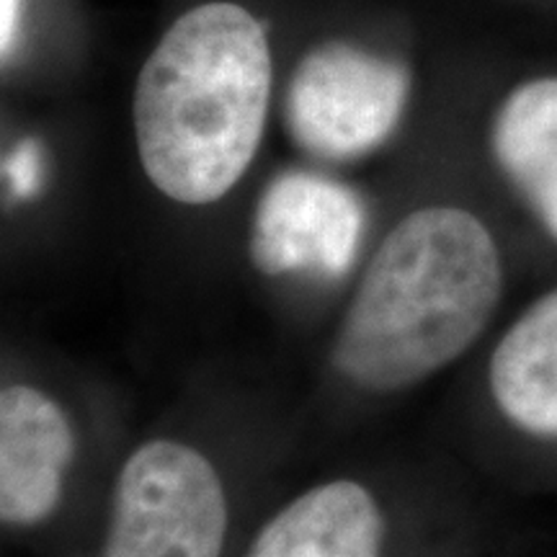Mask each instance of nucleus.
<instances>
[{
    "label": "nucleus",
    "mask_w": 557,
    "mask_h": 557,
    "mask_svg": "<svg viewBox=\"0 0 557 557\" xmlns=\"http://www.w3.org/2000/svg\"><path fill=\"white\" fill-rule=\"evenodd\" d=\"M75 457V431L62 406L32 385L0 393V519L37 527L60 504Z\"/></svg>",
    "instance_id": "obj_8"
},
{
    "label": "nucleus",
    "mask_w": 557,
    "mask_h": 557,
    "mask_svg": "<svg viewBox=\"0 0 557 557\" xmlns=\"http://www.w3.org/2000/svg\"><path fill=\"white\" fill-rule=\"evenodd\" d=\"M385 517L357 480H331L289 500L246 557H382Z\"/></svg>",
    "instance_id": "obj_9"
},
{
    "label": "nucleus",
    "mask_w": 557,
    "mask_h": 557,
    "mask_svg": "<svg viewBox=\"0 0 557 557\" xmlns=\"http://www.w3.org/2000/svg\"><path fill=\"white\" fill-rule=\"evenodd\" d=\"M21 3L24 0H3L0 3V41H3V58H9V50L16 41V32H18V21H21Z\"/></svg>",
    "instance_id": "obj_10"
},
{
    "label": "nucleus",
    "mask_w": 557,
    "mask_h": 557,
    "mask_svg": "<svg viewBox=\"0 0 557 557\" xmlns=\"http://www.w3.org/2000/svg\"><path fill=\"white\" fill-rule=\"evenodd\" d=\"M508 289L504 240L472 207H418L374 250L341 320L333 364L369 393H398L485 338Z\"/></svg>",
    "instance_id": "obj_1"
},
{
    "label": "nucleus",
    "mask_w": 557,
    "mask_h": 557,
    "mask_svg": "<svg viewBox=\"0 0 557 557\" xmlns=\"http://www.w3.org/2000/svg\"><path fill=\"white\" fill-rule=\"evenodd\" d=\"M483 398L508 436L557 455V282L508 320L487 348Z\"/></svg>",
    "instance_id": "obj_6"
},
{
    "label": "nucleus",
    "mask_w": 557,
    "mask_h": 557,
    "mask_svg": "<svg viewBox=\"0 0 557 557\" xmlns=\"http://www.w3.org/2000/svg\"><path fill=\"white\" fill-rule=\"evenodd\" d=\"M227 524L212 462L189 444L152 438L122 465L101 557H220Z\"/></svg>",
    "instance_id": "obj_3"
},
{
    "label": "nucleus",
    "mask_w": 557,
    "mask_h": 557,
    "mask_svg": "<svg viewBox=\"0 0 557 557\" xmlns=\"http://www.w3.org/2000/svg\"><path fill=\"white\" fill-rule=\"evenodd\" d=\"M271 96L263 21L235 0L191 5L160 34L135 81L132 124L145 176L186 207L227 197L261 148Z\"/></svg>",
    "instance_id": "obj_2"
},
{
    "label": "nucleus",
    "mask_w": 557,
    "mask_h": 557,
    "mask_svg": "<svg viewBox=\"0 0 557 557\" xmlns=\"http://www.w3.org/2000/svg\"><path fill=\"white\" fill-rule=\"evenodd\" d=\"M364 230L357 194L305 171L276 176L256 205L250 259L267 276H338L351 267Z\"/></svg>",
    "instance_id": "obj_5"
},
{
    "label": "nucleus",
    "mask_w": 557,
    "mask_h": 557,
    "mask_svg": "<svg viewBox=\"0 0 557 557\" xmlns=\"http://www.w3.org/2000/svg\"><path fill=\"white\" fill-rule=\"evenodd\" d=\"M485 156L534 233L557 253V73L500 96L485 124Z\"/></svg>",
    "instance_id": "obj_7"
},
{
    "label": "nucleus",
    "mask_w": 557,
    "mask_h": 557,
    "mask_svg": "<svg viewBox=\"0 0 557 557\" xmlns=\"http://www.w3.org/2000/svg\"><path fill=\"white\" fill-rule=\"evenodd\" d=\"M21 156H24V163H13V171H11V176H13V181H16V189L21 191V194H26L34 186V173H37V163H34V152L26 148L24 152H21Z\"/></svg>",
    "instance_id": "obj_11"
},
{
    "label": "nucleus",
    "mask_w": 557,
    "mask_h": 557,
    "mask_svg": "<svg viewBox=\"0 0 557 557\" xmlns=\"http://www.w3.org/2000/svg\"><path fill=\"white\" fill-rule=\"evenodd\" d=\"M410 73L400 60L357 41L333 39L297 62L284 99L289 135L323 160L377 150L408 107Z\"/></svg>",
    "instance_id": "obj_4"
}]
</instances>
